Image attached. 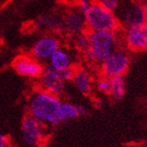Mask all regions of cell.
Returning a JSON list of instances; mask_svg holds the SVG:
<instances>
[{"instance_id": "6da1fadb", "label": "cell", "mask_w": 147, "mask_h": 147, "mask_svg": "<svg viewBox=\"0 0 147 147\" xmlns=\"http://www.w3.org/2000/svg\"><path fill=\"white\" fill-rule=\"evenodd\" d=\"M61 103L58 96L42 89L32 96L29 112L41 124L56 125L61 122L59 110Z\"/></svg>"}, {"instance_id": "7a4b0ae2", "label": "cell", "mask_w": 147, "mask_h": 147, "mask_svg": "<svg viewBox=\"0 0 147 147\" xmlns=\"http://www.w3.org/2000/svg\"><path fill=\"white\" fill-rule=\"evenodd\" d=\"M117 31L88 32L90 37V50L86 53L88 60L103 62L118 48L119 36Z\"/></svg>"}, {"instance_id": "3957f363", "label": "cell", "mask_w": 147, "mask_h": 147, "mask_svg": "<svg viewBox=\"0 0 147 147\" xmlns=\"http://www.w3.org/2000/svg\"><path fill=\"white\" fill-rule=\"evenodd\" d=\"M85 19L87 24V29L88 32L93 31H117L119 23L115 13L105 9L104 7L93 2L86 12Z\"/></svg>"}, {"instance_id": "277c9868", "label": "cell", "mask_w": 147, "mask_h": 147, "mask_svg": "<svg viewBox=\"0 0 147 147\" xmlns=\"http://www.w3.org/2000/svg\"><path fill=\"white\" fill-rule=\"evenodd\" d=\"M115 15L121 29H126L145 23L144 5L133 0H121Z\"/></svg>"}, {"instance_id": "5b68a950", "label": "cell", "mask_w": 147, "mask_h": 147, "mask_svg": "<svg viewBox=\"0 0 147 147\" xmlns=\"http://www.w3.org/2000/svg\"><path fill=\"white\" fill-rule=\"evenodd\" d=\"M130 61L131 58L128 51L118 47L108 58L100 63L101 74L109 78L125 75L129 69Z\"/></svg>"}, {"instance_id": "8992f818", "label": "cell", "mask_w": 147, "mask_h": 147, "mask_svg": "<svg viewBox=\"0 0 147 147\" xmlns=\"http://www.w3.org/2000/svg\"><path fill=\"white\" fill-rule=\"evenodd\" d=\"M121 40L127 50L135 53L147 51V23H143L135 26L121 31Z\"/></svg>"}, {"instance_id": "52a82bcc", "label": "cell", "mask_w": 147, "mask_h": 147, "mask_svg": "<svg viewBox=\"0 0 147 147\" xmlns=\"http://www.w3.org/2000/svg\"><path fill=\"white\" fill-rule=\"evenodd\" d=\"M12 68L14 71L21 76L28 78H41L44 67L38 60L33 56L18 55L12 61Z\"/></svg>"}, {"instance_id": "ba28073f", "label": "cell", "mask_w": 147, "mask_h": 147, "mask_svg": "<svg viewBox=\"0 0 147 147\" xmlns=\"http://www.w3.org/2000/svg\"><path fill=\"white\" fill-rule=\"evenodd\" d=\"M60 47V41L53 34H43L38 37L32 47V55L34 59L49 61L52 55Z\"/></svg>"}, {"instance_id": "9c48e42d", "label": "cell", "mask_w": 147, "mask_h": 147, "mask_svg": "<svg viewBox=\"0 0 147 147\" xmlns=\"http://www.w3.org/2000/svg\"><path fill=\"white\" fill-rule=\"evenodd\" d=\"M22 138L28 145H37L43 139L42 124L31 115L24 117L22 122Z\"/></svg>"}, {"instance_id": "30bf717a", "label": "cell", "mask_w": 147, "mask_h": 147, "mask_svg": "<svg viewBox=\"0 0 147 147\" xmlns=\"http://www.w3.org/2000/svg\"><path fill=\"white\" fill-rule=\"evenodd\" d=\"M40 79L43 90L58 96V97L64 93L65 82L60 78L59 73L49 65L44 67L43 72Z\"/></svg>"}, {"instance_id": "8fae6325", "label": "cell", "mask_w": 147, "mask_h": 147, "mask_svg": "<svg viewBox=\"0 0 147 147\" xmlns=\"http://www.w3.org/2000/svg\"><path fill=\"white\" fill-rule=\"evenodd\" d=\"M34 26L38 30H47L57 34H63L67 31L64 19L57 14L38 16L34 21Z\"/></svg>"}, {"instance_id": "7c38bea8", "label": "cell", "mask_w": 147, "mask_h": 147, "mask_svg": "<svg viewBox=\"0 0 147 147\" xmlns=\"http://www.w3.org/2000/svg\"><path fill=\"white\" fill-rule=\"evenodd\" d=\"M63 19L67 31L72 34H79L88 31L85 16L77 7L69 9L65 13Z\"/></svg>"}, {"instance_id": "4fadbf2b", "label": "cell", "mask_w": 147, "mask_h": 147, "mask_svg": "<svg viewBox=\"0 0 147 147\" xmlns=\"http://www.w3.org/2000/svg\"><path fill=\"white\" fill-rule=\"evenodd\" d=\"M49 66L56 71H61L71 68L73 67L71 55L67 50L59 48L49 59Z\"/></svg>"}, {"instance_id": "5bb4252c", "label": "cell", "mask_w": 147, "mask_h": 147, "mask_svg": "<svg viewBox=\"0 0 147 147\" xmlns=\"http://www.w3.org/2000/svg\"><path fill=\"white\" fill-rule=\"evenodd\" d=\"M72 82L78 90L82 94H89L93 88V80L88 72L82 69H76Z\"/></svg>"}, {"instance_id": "9a60e30c", "label": "cell", "mask_w": 147, "mask_h": 147, "mask_svg": "<svg viewBox=\"0 0 147 147\" xmlns=\"http://www.w3.org/2000/svg\"><path fill=\"white\" fill-rule=\"evenodd\" d=\"M125 75L111 78V88L109 91L110 98L115 101L122 100L125 95Z\"/></svg>"}, {"instance_id": "2e32d148", "label": "cell", "mask_w": 147, "mask_h": 147, "mask_svg": "<svg viewBox=\"0 0 147 147\" xmlns=\"http://www.w3.org/2000/svg\"><path fill=\"white\" fill-rule=\"evenodd\" d=\"M59 117L61 122H66L79 117L76 110V105L68 103V102H62L60 107Z\"/></svg>"}, {"instance_id": "e0dca14e", "label": "cell", "mask_w": 147, "mask_h": 147, "mask_svg": "<svg viewBox=\"0 0 147 147\" xmlns=\"http://www.w3.org/2000/svg\"><path fill=\"white\" fill-rule=\"evenodd\" d=\"M75 44L77 48L80 49L81 52L87 53L90 50V37H89L88 31L85 32V33L76 34Z\"/></svg>"}, {"instance_id": "ac0fdd59", "label": "cell", "mask_w": 147, "mask_h": 147, "mask_svg": "<svg viewBox=\"0 0 147 147\" xmlns=\"http://www.w3.org/2000/svg\"><path fill=\"white\" fill-rule=\"evenodd\" d=\"M95 87L98 91L105 94H109L111 88V78L101 74L95 82Z\"/></svg>"}, {"instance_id": "d6986e66", "label": "cell", "mask_w": 147, "mask_h": 147, "mask_svg": "<svg viewBox=\"0 0 147 147\" xmlns=\"http://www.w3.org/2000/svg\"><path fill=\"white\" fill-rule=\"evenodd\" d=\"M120 1L121 0H97L96 2L99 4L102 7H104L105 9H107L115 13L118 7Z\"/></svg>"}, {"instance_id": "ffe728a7", "label": "cell", "mask_w": 147, "mask_h": 147, "mask_svg": "<svg viewBox=\"0 0 147 147\" xmlns=\"http://www.w3.org/2000/svg\"><path fill=\"white\" fill-rule=\"evenodd\" d=\"M75 71H76V69H74L73 67H71V68H69V69H64V71H57V72L59 73L60 78L63 81H64V82H66V81H71V80H72L74 73H75Z\"/></svg>"}, {"instance_id": "44dd1931", "label": "cell", "mask_w": 147, "mask_h": 147, "mask_svg": "<svg viewBox=\"0 0 147 147\" xmlns=\"http://www.w3.org/2000/svg\"><path fill=\"white\" fill-rule=\"evenodd\" d=\"M93 3V0H76V7L78 8L83 14L90 7Z\"/></svg>"}, {"instance_id": "7402d4cb", "label": "cell", "mask_w": 147, "mask_h": 147, "mask_svg": "<svg viewBox=\"0 0 147 147\" xmlns=\"http://www.w3.org/2000/svg\"><path fill=\"white\" fill-rule=\"evenodd\" d=\"M76 110H77V113H78L79 117L86 116V115L88 114L87 108L82 105H76Z\"/></svg>"}, {"instance_id": "603a6c76", "label": "cell", "mask_w": 147, "mask_h": 147, "mask_svg": "<svg viewBox=\"0 0 147 147\" xmlns=\"http://www.w3.org/2000/svg\"><path fill=\"white\" fill-rule=\"evenodd\" d=\"M9 145L10 144L7 137L4 136L3 134H0V147H8Z\"/></svg>"}, {"instance_id": "cb8c5ba5", "label": "cell", "mask_w": 147, "mask_h": 147, "mask_svg": "<svg viewBox=\"0 0 147 147\" xmlns=\"http://www.w3.org/2000/svg\"><path fill=\"white\" fill-rule=\"evenodd\" d=\"M93 105L96 108H98V109H100V108L103 107L104 106V101L102 100L101 98H95L94 99V102H93Z\"/></svg>"}, {"instance_id": "d4e9b609", "label": "cell", "mask_w": 147, "mask_h": 147, "mask_svg": "<svg viewBox=\"0 0 147 147\" xmlns=\"http://www.w3.org/2000/svg\"><path fill=\"white\" fill-rule=\"evenodd\" d=\"M133 1H135L136 3H139V4H141V5H145L147 4V0H133Z\"/></svg>"}, {"instance_id": "484cf974", "label": "cell", "mask_w": 147, "mask_h": 147, "mask_svg": "<svg viewBox=\"0 0 147 147\" xmlns=\"http://www.w3.org/2000/svg\"><path fill=\"white\" fill-rule=\"evenodd\" d=\"M144 11H145V22L147 23V4L144 5Z\"/></svg>"}, {"instance_id": "4316f807", "label": "cell", "mask_w": 147, "mask_h": 147, "mask_svg": "<svg viewBox=\"0 0 147 147\" xmlns=\"http://www.w3.org/2000/svg\"><path fill=\"white\" fill-rule=\"evenodd\" d=\"M8 147H16V146H14V145H11V144H10V145H9Z\"/></svg>"}, {"instance_id": "83f0119b", "label": "cell", "mask_w": 147, "mask_h": 147, "mask_svg": "<svg viewBox=\"0 0 147 147\" xmlns=\"http://www.w3.org/2000/svg\"><path fill=\"white\" fill-rule=\"evenodd\" d=\"M1 44H2V41L0 40V46H1Z\"/></svg>"}, {"instance_id": "f1b7e54d", "label": "cell", "mask_w": 147, "mask_h": 147, "mask_svg": "<svg viewBox=\"0 0 147 147\" xmlns=\"http://www.w3.org/2000/svg\"><path fill=\"white\" fill-rule=\"evenodd\" d=\"M28 1H34V0H28Z\"/></svg>"}]
</instances>
